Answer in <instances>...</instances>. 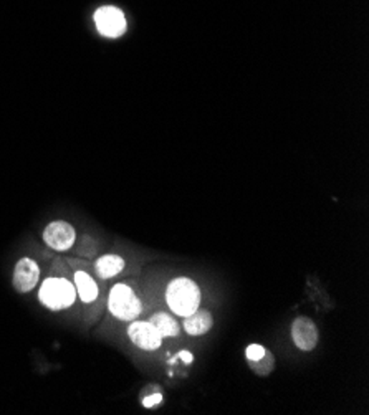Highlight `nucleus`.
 Masks as SVG:
<instances>
[{
	"instance_id": "1",
	"label": "nucleus",
	"mask_w": 369,
	"mask_h": 415,
	"mask_svg": "<svg viewBox=\"0 0 369 415\" xmlns=\"http://www.w3.org/2000/svg\"><path fill=\"white\" fill-rule=\"evenodd\" d=\"M201 288L197 287L194 280L187 277L174 278L166 290V302L171 311L178 316H189L201 306Z\"/></svg>"
},
{
	"instance_id": "2",
	"label": "nucleus",
	"mask_w": 369,
	"mask_h": 415,
	"mask_svg": "<svg viewBox=\"0 0 369 415\" xmlns=\"http://www.w3.org/2000/svg\"><path fill=\"white\" fill-rule=\"evenodd\" d=\"M40 302L51 311H64L76 302L75 285L64 277H49L41 283Z\"/></svg>"
},
{
	"instance_id": "3",
	"label": "nucleus",
	"mask_w": 369,
	"mask_h": 415,
	"mask_svg": "<svg viewBox=\"0 0 369 415\" xmlns=\"http://www.w3.org/2000/svg\"><path fill=\"white\" fill-rule=\"evenodd\" d=\"M108 309L119 321H133L139 318L143 304L131 287H128L126 283H116L110 290Z\"/></svg>"
},
{
	"instance_id": "4",
	"label": "nucleus",
	"mask_w": 369,
	"mask_h": 415,
	"mask_svg": "<svg viewBox=\"0 0 369 415\" xmlns=\"http://www.w3.org/2000/svg\"><path fill=\"white\" fill-rule=\"evenodd\" d=\"M44 242L51 250L69 252L76 242L75 227L65 220L50 222L44 230Z\"/></svg>"
},
{
	"instance_id": "5",
	"label": "nucleus",
	"mask_w": 369,
	"mask_h": 415,
	"mask_svg": "<svg viewBox=\"0 0 369 415\" xmlns=\"http://www.w3.org/2000/svg\"><path fill=\"white\" fill-rule=\"evenodd\" d=\"M95 24L98 32L108 39H118L126 32V19H124V14L118 7H113V5H105V7H100L96 10Z\"/></svg>"
},
{
	"instance_id": "6",
	"label": "nucleus",
	"mask_w": 369,
	"mask_h": 415,
	"mask_svg": "<svg viewBox=\"0 0 369 415\" xmlns=\"http://www.w3.org/2000/svg\"><path fill=\"white\" fill-rule=\"evenodd\" d=\"M40 275H41L40 267L34 258L30 257L20 258L14 267L12 277L14 288L17 290L19 293H30L39 285Z\"/></svg>"
},
{
	"instance_id": "7",
	"label": "nucleus",
	"mask_w": 369,
	"mask_h": 415,
	"mask_svg": "<svg viewBox=\"0 0 369 415\" xmlns=\"http://www.w3.org/2000/svg\"><path fill=\"white\" fill-rule=\"evenodd\" d=\"M128 336L134 346L144 351H156L163 344V336L154 328L151 321H131L128 328Z\"/></svg>"
},
{
	"instance_id": "8",
	"label": "nucleus",
	"mask_w": 369,
	"mask_h": 415,
	"mask_svg": "<svg viewBox=\"0 0 369 415\" xmlns=\"http://www.w3.org/2000/svg\"><path fill=\"white\" fill-rule=\"evenodd\" d=\"M292 338L298 349L308 352L313 351L316 344H318L320 333L313 321L300 316V318H296L292 324Z\"/></svg>"
},
{
	"instance_id": "9",
	"label": "nucleus",
	"mask_w": 369,
	"mask_h": 415,
	"mask_svg": "<svg viewBox=\"0 0 369 415\" xmlns=\"http://www.w3.org/2000/svg\"><path fill=\"white\" fill-rule=\"evenodd\" d=\"M74 285L76 290V297L81 299L83 303H93L100 294L98 285L90 273L83 272V270H76L74 275Z\"/></svg>"
},
{
	"instance_id": "10",
	"label": "nucleus",
	"mask_w": 369,
	"mask_h": 415,
	"mask_svg": "<svg viewBox=\"0 0 369 415\" xmlns=\"http://www.w3.org/2000/svg\"><path fill=\"white\" fill-rule=\"evenodd\" d=\"M212 326H214V318L207 309L197 308L194 313L186 316L184 319V329L191 336H202L209 333Z\"/></svg>"
},
{
	"instance_id": "11",
	"label": "nucleus",
	"mask_w": 369,
	"mask_h": 415,
	"mask_svg": "<svg viewBox=\"0 0 369 415\" xmlns=\"http://www.w3.org/2000/svg\"><path fill=\"white\" fill-rule=\"evenodd\" d=\"M96 275L101 280H110L124 270V260L119 255H103L95 263Z\"/></svg>"
},
{
	"instance_id": "12",
	"label": "nucleus",
	"mask_w": 369,
	"mask_h": 415,
	"mask_svg": "<svg viewBox=\"0 0 369 415\" xmlns=\"http://www.w3.org/2000/svg\"><path fill=\"white\" fill-rule=\"evenodd\" d=\"M154 324V328L159 331V334L164 338H174L179 334V323L173 316L168 313H156L153 318L149 319Z\"/></svg>"
},
{
	"instance_id": "13",
	"label": "nucleus",
	"mask_w": 369,
	"mask_h": 415,
	"mask_svg": "<svg viewBox=\"0 0 369 415\" xmlns=\"http://www.w3.org/2000/svg\"><path fill=\"white\" fill-rule=\"evenodd\" d=\"M248 366L252 367L256 374H258V376H268L270 372L273 371L275 359H273L272 352L265 351V354L262 357H260V359H257V361H248Z\"/></svg>"
},
{
	"instance_id": "14",
	"label": "nucleus",
	"mask_w": 369,
	"mask_h": 415,
	"mask_svg": "<svg viewBox=\"0 0 369 415\" xmlns=\"http://www.w3.org/2000/svg\"><path fill=\"white\" fill-rule=\"evenodd\" d=\"M265 347L263 346H260V344H251L247 347V351H246V356H247V359L248 361H257L260 359L265 354Z\"/></svg>"
},
{
	"instance_id": "15",
	"label": "nucleus",
	"mask_w": 369,
	"mask_h": 415,
	"mask_svg": "<svg viewBox=\"0 0 369 415\" xmlns=\"http://www.w3.org/2000/svg\"><path fill=\"white\" fill-rule=\"evenodd\" d=\"M163 402V394H153V396H148L146 399L143 401V406L146 407V409H151V407H154V406H158V404Z\"/></svg>"
},
{
	"instance_id": "16",
	"label": "nucleus",
	"mask_w": 369,
	"mask_h": 415,
	"mask_svg": "<svg viewBox=\"0 0 369 415\" xmlns=\"http://www.w3.org/2000/svg\"><path fill=\"white\" fill-rule=\"evenodd\" d=\"M179 357H183V361L186 362V364H191V362H192V354H191V352H187V351H181Z\"/></svg>"
}]
</instances>
